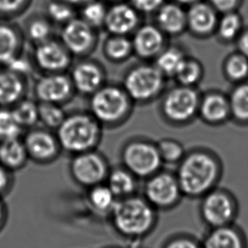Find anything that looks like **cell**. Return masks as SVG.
Segmentation results:
<instances>
[{
	"label": "cell",
	"mask_w": 248,
	"mask_h": 248,
	"mask_svg": "<svg viewBox=\"0 0 248 248\" xmlns=\"http://www.w3.org/2000/svg\"><path fill=\"white\" fill-rule=\"evenodd\" d=\"M27 150L24 143L19 139H10L1 140L0 161L10 168H16L24 162Z\"/></svg>",
	"instance_id": "27"
},
{
	"label": "cell",
	"mask_w": 248,
	"mask_h": 248,
	"mask_svg": "<svg viewBox=\"0 0 248 248\" xmlns=\"http://www.w3.org/2000/svg\"><path fill=\"white\" fill-rule=\"evenodd\" d=\"M69 77L75 93L88 97L106 84L107 80L103 66L96 61L85 57L71 66Z\"/></svg>",
	"instance_id": "13"
},
{
	"label": "cell",
	"mask_w": 248,
	"mask_h": 248,
	"mask_svg": "<svg viewBox=\"0 0 248 248\" xmlns=\"http://www.w3.org/2000/svg\"><path fill=\"white\" fill-rule=\"evenodd\" d=\"M76 8L62 0H49L45 6V16L53 25L62 27L77 16Z\"/></svg>",
	"instance_id": "32"
},
{
	"label": "cell",
	"mask_w": 248,
	"mask_h": 248,
	"mask_svg": "<svg viewBox=\"0 0 248 248\" xmlns=\"http://www.w3.org/2000/svg\"><path fill=\"white\" fill-rule=\"evenodd\" d=\"M202 76V67L200 62L194 59L187 58L176 74V79L183 86L193 87Z\"/></svg>",
	"instance_id": "36"
},
{
	"label": "cell",
	"mask_w": 248,
	"mask_h": 248,
	"mask_svg": "<svg viewBox=\"0 0 248 248\" xmlns=\"http://www.w3.org/2000/svg\"><path fill=\"white\" fill-rule=\"evenodd\" d=\"M2 215H3V210H2V207L0 205V221H1V218H2Z\"/></svg>",
	"instance_id": "50"
},
{
	"label": "cell",
	"mask_w": 248,
	"mask_h": 248,
	"mask_svg": "<svg viewBox=\"0 0 248 248\" xmlns=\"http://www.w3.org/2000/svg\"><path fill=\"white\" fill-rule=\"evenodd\" d=\"M107 6L103 0H90L79 8V16L90 27L98 30L103 28Z\"/></svg>",
	"instance_id": "30"
},
{
	"label": "cell",
	"mask_w": 248,
	"mask_h": 248,
	"mask_svg": "<svg viewBox=\"0 0 248 248\" xmlns=\"http://www.w3.org/2000/svg\"><path fill=\"white\" fill-rule=\"evenodd\" d=\"M143 197L157 211L173 209L185 197L175 172L165 169L145 179Z\"/></svg>",
	"instance_id": "7"
},
{
	"label": "cell",
	"mask_w": 248,
	"mask_h": 248,
	"mask_svg": "<svg viewBox=\"0 0 248 248\" xmlns=\"http://www.w3.org/2000/svg\"><path fill=\"white\" fill-rule=\"evenodd\" d=\"M199 214L209 229L228 226L235 223L239 203L231 191L217 186L201 198Z\"/></svg>",
	"instance_id": "5"
},
{
	"label": "cell",
	"mask_w": 248,
	"mask_h": 248,
	"mask_svg": "<svg viewBox=\"0 0 248 248\" xmlns=\"http://www.w3.org/2000/svg\"><path fill=\"white\" fill-rule=\"evenodd\" d=\"M108 187L115 197H131L137 190V178L127 169H116L109 176Z\"/></svg>",
	"instance_id": "24"
},
{
	"label": "cell",
	"mask_w": 248,
	"mask_h": 248,
	"mask_svg": "<svg viewBox=\"0 0 248 248\" xmlns=\"http://www.w3.org/2000/svg\"><path fill=\"white\" fill-rule=\"evenodd\" d=\"M129 4L138 11L139 14H151L158 11L164 0H129Z\"/></svg>",
	"instance_id": "43"
},
{
	"label": "cell",
	"mask_w": 248,
	"mask_h": 248,
	"mask_svg": "<svg viewBox=\"0 0 248 248\" xmlns=\"http://www.w3.org/2000/svg\"><path fill=\"white\" fill-rule=\"evenodd\" d=\"M177 4H181V5H190V4L196 3L199 0H174Z\"/></svg>",
	"instance_id": "48"
},
{
	"label": "cell",
	"mask_w": 248,
	"mask_h": 248,
	"mask_svg": "<svg viewBox=\"0 0 248 248\" xmlns=\"http://www.w3.org/2000/svg\"><path fill=\"white\" fill-rule=\"evenodd\" d=\"M24 36L16 26L0 21V66L20 55L23 50Z\"/></svg>",
	"instance_id": "20"
},
{
	"label": "cell",
	"mask_w": 248,
	"mask_h": 248,
	"mask_svg": "<svg viewBox=\"0 0 248 248\" xmlns=\"http://www.w3.org/2000/svg\"><path fill=\"white\" fill-rule=\"evenodd\" d=\"M102 125L88 112L67 114L57 130V140L62 147L72 152H89L100 140Z\"/></svg>",
	"instance_id": "3"
},
{
	"label": "cell",
	"mask_w": 248,
	"mask_h": 248,
	"mask_svg": "<svg viewBox=\"0 0 248 248\" xmlns=\"http://www.w3.org/2000/svg\"><path fill=\"white\" fill-rule=\"evenodd\" d=\"M31 0H0V17L12 18L22 14Z\"/></svg>",
	"instance_id": "40"
},
{
	"label": "cell",
	"mask_w": 248,
	"mask_h": 248,
	"mask_svg": "<svg viewBox=\"0 0 248 248\" xmlns=\"http://www.w3.org/2000/svg\"><path fill=\"white\" fill-rule=\"evenodd\" d=\"M223 171V163L214 152L194 149L186 152L174 172L184 197L201 199L217 187Z\"/></svg>",
	"instance_id": "1"
},
{
	"label": "cell",
	"mask_w": 248,
	"mask_h": 248,
	"mask_svg": "<svg viewBox=\"0 0 248 248\" xmlns=\"http://www.w3.org/2000/svg\"><path fill=\"white\" fill-rule=\"evenodd\" d=\"M73 55L60 39L52 38L34 45L31 60L43 73H66L73 66Z\"/></svg>",
	"instance_id": "11"
},
{
	"label": "cell",
	"mask_w": 248,
	"mask_h": 248,
	"mask_svg": "<svg viewBox=\"0 0 248 248\" xmlns=\"http://www.w3.org/2000/svg\"><path fill=\"white\" fill-rule=\"evenodd\" d=\"M201 245L202 248H248L246 234L235 224L209 229Z\"/></svg>",
	"instance_id": "17"
},
{
	"label": "cell",
	"mask_w": 248,
	"mask_h": 248,
	"mask_svg": "<svg viewBox=\"0 0 248 248\" xmlns=\"http://www.w3.org/2000/svg\"><path fill=\"white\" fill-rule=\"evenodd\" d=\"M200 98L193 87L173 88L166 94L162 102V111L169 122L186 124L193 119L199 110Z\"/></svg>",
	"instance_id": "9"
},
{
	"label": "cell",
	"mask_w": 248,
	"mask_h": 248,
	"mask_svg": "<svg viewBox=\"0 0 248 248\" xmlns=\"http://www.w3.org/2000/svg\"><path fill=\"white\" fill-rule=\"evenodd\" d=\"M57 138L45 129H33L29 132L24 145L27 152L34 158L46 160L55 155L58 148Z\"/></svg>",
	"instance_id": "22"
},
{
	"label": "cell",
	"mask_w": 248,
	"mask_h": 248,
	"mask_svg": "<svg viewBox=\"0 0 248 248\" xmlns=\"http://www.w3.org/2000/svg\"><path fill=\"white\" fill-rule=\"evenodd\" d=\"M209 4L217 11L227 13L234 11L237 7L240 0H208Z\"/></svg>",
	"instance_id": "44"
},
{
	"label": "cell",
	"mask_w": 248,
	"mask_h": 248,
	"mask_svg": "<svg viewBox=\"0 0 248 248\" xmlns=\"http://www.w3.org/2000/svg\"><path fill=\"white\" fill-rule=\"evenodd\" d=\"M139 13L129 3L124 1L107 8L103 28L109 35L128 36L138 28Z\"/></svg>",
	"instance_id": "14"
},
{
	"label": "cell",
	"mask_w": 248,
	"mask_h": 248,
	"mask_svg": "<svg viewBox=\"0 0 248 248\" xmlns=\"http://www.w3.org/2000/svg\"><path fill=\"white\" fill-rule=\"evenodd\" d=\"M164 84L165 77L155 65H139L128 70L122 87L133 102L143 103L155 99Z\"/></svg>",
	"instance_id": "6"
},
{
	"label": "cell",
	"mask_w": 248,
	"mask_h": 248,
	"mask_svg": "<svg viewBox=\"0 0 248 248\" xmlns=\"http://www.w3.org/2000/svg\"><path fill=\"white\" fill-rule=\"evenodd\" d=\"M162 248H202V245L191 235L179 234L168 239Z\"/></svg>",
	"instance_id": "42"
},
{
	"label": "cell",
	"mask_w": 248,
	"mask_h": 248,
	"mask_svg": "<svg viewBox=\"0 0 248 248\" xmlns=\"http://www.w3.org/2000/svg\"><path fill=\"white\" fill-rule=\"evenodd\" d=\"M156 26L164 34H180L187 28L186 11L181 4L164 3L156 11Z\"/></svg>",
	"instance_id": "21"
},
{
	"label": "cell",
	"mask_w": 248,
	"mask_h": 248,
	"mask_svg": "<svg viewBox=\"0 0 248 248\" xmlns=\"http://www.w3.org/2000/svg\"><path fill=\"white\" fill-rule=\"evenodd\" d=\"M131 99L122 86L104 84L90 96V112L102 126H115L128 118Z\"/></svg>",
	"instance_id": "4"
},
{
	"label": "cell",
	"mask_w": 248,
	"mask_h": 248,
	"mask_svg": "<svg viewBox=\"0 0 248 248\" xmlns=\"http://www.w3.org/2000/svg\"><path fill=\"white\" fill-rule=\"evenodd\" d=\"M4 68L10 70L20 76L28 78L31 75L35 68L34 64L31 59L28 58L21 53L20 55L12 59L11 62L4 66Z\"/></svg>",
	"instance_id": "41"
},
{
	"label": "cell",
	"mask_w": 248,
	"mask_h": 248,
	"mask_svg": "<svg viewBox=\"0 0 248 248\" xmlns=\"http://www.w3.org/2000/svg\"><path fill=\"white\" fill-rule=\"evenodd\" d=\"M73 172L78 182L93 186L103 180L107 173V167L100 155L83 152L74 160Z\"/></svg>",
	"instance_id": "16"
},
{
	"label": "cell",
	"mask_w": 248,
	"mask_h": 248,
	"mask_svg": "<svg viewBox=\"0 0 248 248\" xmlns=\"http://www.w3.org/2000/svg\"><path fill=\"white\" fill-rule=\"evenodd\" d=\"M157 212L144 197L134 195L122 198L112 209L114 224L121 234L142 239L154 231L158 220Z\"/></svg>",
	"instance_id": "2"
},
{
	"label": "cell",
	"mask_w": 248,
	"mask_h": 248,
	"mask_svg": "<svg viewBox=\"0 0 248 248\" xmlns=\"http://www.w3.org/2000/svg\"><path fill=\"white\" fill-rule=\"evenodd\" d=\"M7 183V176L3 169L0 168V190L4 188Z\"/></svg>",
	"instance_id": "47"
},
{
	"label": "cell",
	"mask_w": 248,
	"mask_h": 248,
	"mask_svg": "<svg viewBox=\"0 0 248 248\" xmlns=\"http://www.w3.org/2000/svg\"><path fill=\"white\" fill-rule=\"evenodd\" d=\"M186 58V55L179 48L175 47L164 48L155 57V66L163 76L175 77Z\"/></svg>",
	"instance_id": "26"
},
{
	"label": "cell",
	"mask_w": 248,
	"mask_h": 248,
	"mask_svg": "<svg viewBox=\"0 0 248 248\" xmlns=\"http://www.w3.org/2000/svg\"><path fill=\"white\" fill-rule=\"evenodd\" d=\"M11 110L22 128H31L39 122L37 100L24 98L11 107Z\"/></svg>",
	"instance_id": "28"
},
{
	"label": "cell",
	"mask_w": 248,
	"mask_h": 248,
	"mask_svg": "<svg viewBox=\"0 0 248 248\" xmlns=\"http://www.w3.org/2000/svg\"><path fill=\"white\" fill-rule=\"evenodd\" d=\"M33 91L38 102L62 106L76 93L69 75L66 73H43L36 81Z\"/></svg>",
	"instance_id": "12"
},
{
	"label": "cell",
	"mask_w": 248,
	"mask_h": 248,
	"mask_svg": "<svg viewBox=\"0 0 248 248\" xmlns=\"http://www.w3.org/2000/svg\"><path fill=\"white\" fill-rule=\"evenodd\" d=\"M62 1L72 5L73 7L79 9L80 7L83 6V4H86L90 0H62Z\"/></svg>",
	"instance_id": "46"
},
{
	"label": "cell",
	"mask_w": 248,
	"mask_h": 248,
	"mask_svg": "<svg viewBox=\"0 0 248 248\" xmlns=\"http://www.w3.org/2000/svg\"><path fill=\"white\" fill-rule=\"evenodd\" d=\"M123 162L137 179H148L162 169V158L157 145L145 140L128 142L123 151Z\"/></svg>",
	"instance_id": "8"
},
{
	"label": "cell",
	"mask_w": 248,
	"mask_h": 248,
	"mask_svg": "<svg viewBox=\"0 0 248 248\" xmlns=\"http://www.w3.org/2000/svg\"><path fill=\"white\" fill-rule=\"evenodd\" d=\"M27 78L10 70L0 69V107H11L26 98Z\"/></svg>",
	"instance_id": "19"
},
{
	"label": "cell",
	"mask_w": 248,
	"mask_h": 248,
	"mask_svg": "<svg viewBox=\"0 0 248 248\" xmlns=\"http://www.w3.org/2000/svg\"><path fill=\"white\" fill-rule=\"evenodd\" d=\"M22 129L16 120L11 108L0 107V140L18 138Z\"/></svg>",
	"instance_id": "37"
},
{
	"label": "cell",
	"mask_w": 248,
	"mask_h": 248,
	"mask_svg": "<svg viewBox=\"0 0 248 248\" xmlns=\"http://www.w3.org/2000/svg\"><path fill=\"white\" fill-rule=\"evenodd\" d=\"M59 39L73 57L84 58L96 47L98 35L97 30L77 16L62 26Z\"/></svg>",
	"instance_id": "10"
},
{
	"label": "cell",
	"mask_w": 248,
	"mask_h": 248,
	"mask_svg": "<svg viewBox=\"0 0 248 248\" xmlns=\"http://www.w3.org/2000/svg\"><path fill=\"white\" fill-rule=\"evenodd\" d=\"M156 145L163 164L178 165L186 154L184 145L173 139H162Z\"/></svg>",
	"instance_id": "35"
},
{
	"label": "cell",
	"mask_w": 248,
	"mask_h": 248,
	"mask_svg": "<svg viewBox=\"0 0 248 248\" xmlns=\"http://www.w3.org/2000/svg\"><path fill=\"white\" fill-rule=\"evenodd\" d=\"M46 16H36L29 20L25 29V36L34 45L53 38V27Z\"/></svg>",
	"instance_id": "29"
},
{
	"label": "cell",
	"mask_w": 248,
	"mask_h": 248,
	"mask_svg": "<svg viewBox=\"0 0 248 248\" xmlns=\"http://www.w3.org/2000/svg\"><path fill=\"white\" fill-rule=\"evenodd\" d=\"M105 2H109V3H111V4H113V3H117V2H121V1H124V0H103Z\"/></svg>",
	"instance_id": "49"
},
{
	"label": "cell",
	"mask_w": 248,
	"mask_h": 248,
	"mask_svg": "<svg viewBox=\"0 0 248 248\" xmlns=\"http://www.w3.org/2000/svg\"><path fill=\"white\" fill-rule=\"evenodd\" d=\"M67 113L62 105L38 102L39 122L46 128L57 129L65 120Z\"/></svg>",
	"instance_id": "34"
},
{
	"label": "cell",
	"mask_w": 248,
	"mask_h": 248,
	"mask_svg": "<svg viewBox=\"0 0 248 248\" xmlns=\"http://www.w3.org/2000/svg\"><path fill=\"white\" fill-rule=\"evenodd\" d=\"M131 40L134 53L140 58H155L164 49V33L154 25H144L137 28Z\"/></svg>",
	"instance_id": "15"
},
{
	"label": "cell",
	"mask_w": 248,
	"mask_h": 248,
	"mask_svg": "<svg viewBox=\"0 0 248 248\" xmlns=\"http://www.w3.org/2000/svg\"><path fill=\"white\" fill-rule=\"evenodd\" d=\"M229 102L234 119L242 124L248 123V83H241L234 88Z\"/></svg>",
	"instance_id": "31"
},
{
	"label": "cell",
	"mask_w": 248,
	"mask_h": 248,
	"mask_svg": "<svg viewBox=\"0 0 248 248\" xmlns=\"http://www.w3.org/2000/svg\"><path fill=\"white\" fill-rule=\"evenodd\" d=\"M115 197L108 186H97L90 194V201L93 207L100 211H112L116 203Z\"/></svg>",
	"instance_id": "39"
},
{
	"label": "cell",
	"mask_w": 248,
	"mask_h": 248,
	"mask_svg": "<svg viewBox=\"0 0 248 248\" xmlns=\"http://www.w3.org/2000/svg\"><path fill=\"white\" fill-rule=\"evenodd\" d=\"M202 117L210 124H220L231 116L229 99L219 93H211L204 97L199 106Z\"/></svg>",
	"instance_id": "23"
},
{
	"label": "cell",
	"mask_w": 248,
	"mask_h": 248,
	"mask_svg": "<svg viewBox=\"0 0 248 248\" xmlns=\"http://www.w3.org/2000/svg\"><path fill=\"white\" fill-rule=\"evenodd\" d=\"M103 53L110 62H124L134 53L132 40L128 36L109 35L104 42Z\"/></svg>",
	"instance_id": "25"
},
{
	"label": "cell",
	"mask_w": 248,
	"mask_h": 248,
	"mask_svg": "<svg viewBox=\"0 0 248 248\" xmlns=\"http://www.w3.org/2000/svg\"><path fill=\"white\" fill-rule=\"evenodd\" d=\"M238 48L240 53L248 59V30L239 36Z\"/></svg>",
	"instance_id": "45"
},
{
	"label": "cell",
	"mask_w": 248,
	"mask_h": 248,
	"mask_svg": "<svg viewBox=\"0 0 248 248\" xmlns=\"http://www.w3.org/2000/svg\"><path fill=\"white\" fill-rule=\"evenodd\" d=\"M224 71L231 81H243L248 77V59L241 53L231 55L225 62Z\"/></svg>",
	"instance_id": "38"
},
{
	"label": "cell",
	"mask_w": 248,
	"mask_h": 248,
	"mask_svg": "<svg viewBox=\"0 0 248 248\" xmlns=\"http://www.w3.org/2000/svg\"><path fill=\"white\" fill-rule=\"evenodd\" d=\"M187 28L198 36H207L216 31L217 11L210 4L197 1L186 12Z\"/></svg>",
	"instance_id": "18"
},
{
	"label": "cell",
	"mask_w": 248,
	"mask_h": 248,
	"mask_svg": "<svg viewBox=\"0 0 248 248\" xmlns=\"http://www.w3.org/2000/svg\"><path fill=\"white\" fill-rule=\"evenodd\" d=\"M242 20L240 15L234 11L224 13L218 19L216 31L219 38L224 41H231L237 38L241 33Z\"/></svg>",
	"instance_id": "33"
}]
</instances>
